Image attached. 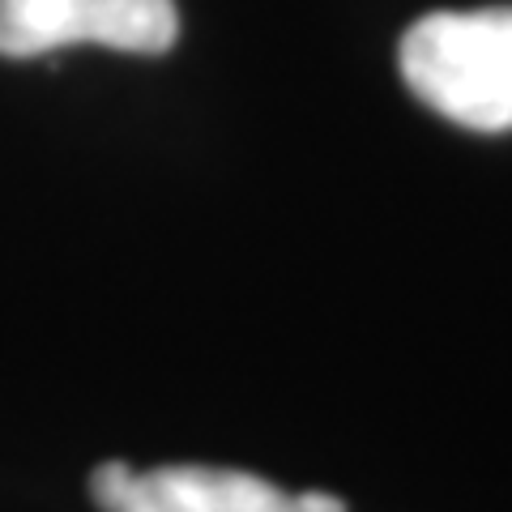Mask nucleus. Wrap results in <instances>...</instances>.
<instances>
[{
  "instance_id": "obj_3",
  "label": "nucleus",
  "mask_w": 512,
  "mask_h": 512,
  "mask_svg": "<svg viewBox=\"0 0 512 512\" xmlns=\"http://www.w3.org/2000/svg\"><path fill=\"white\" fill-rule=\"evenodd\" d=\"M90 495L103 512H299L295 495L244 470L158 466L128 470L103 461L90 474Z\"/></svg>"
},
{
  "instance_id": "obj_1",
  "label": "nucleus",
  "mask_w": 512,
  "mask_h": 512,
  "mask_svg": "<svg viewBox=\"0 0 512 512\" xmlns=\"http://www.w3.org/2000/svg\"><path fill=\"white\" fill-rule=\"evenodd\" d=\"M402 77L419 99L474 133H512V5L427 13L402 39Z\"/></svg>"
},
{
  "instance_id": "obj_4",
  "label": "nucleus",
  "mask_w": 512,
  "mask_h": 512,
  "mask_svg": "<svg viewBox=\"0 0 512 512\" xmlns=\"http://www.w3.org/2000/svg\"><path fill=\"white\" fill-rule=\"evenodd\" d=\"M295 508L299 512H350L342 495H329V491H303L295 495Z\"/></svg>"
},
{
  "instance_id": "obj_2",
  "label": "nucleus",
  "mask_w": 512,
  "mask_h": 512,
  "mask_svg": "<svg viewBox=\"0 0 512 512\" xmlns=\"http://www.w3.org/2000/svg\"><path fill=\"white\" fill-rule=\"evenodd\" d=\"M175 35V0H0V56L13 60L77 43L158 56L175 43Z\"/></svg>"
}]
</instances>
